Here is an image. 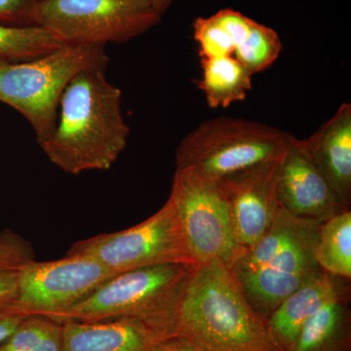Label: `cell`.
Listing matches in <instances>:
<instances>
[{"label": "cell", "instance_id": "10", "mask_svg": "<svg viewBox=\"0 0 351 351\" xmlns=\"http://www.w3.org/2000/svg\"><path fill=\"white\" fill-rule=\"evenodd\" d=\"M115 276L84 256L66 255L51 262L32 261L18 270V299L11 311L48 317L86 299Z\"/></svg>", "mask_w": 351, "mask_h": 351}, {"label": "cell", "instance_id": "22", "mask_svg": "<svg viewBox=\"0 0 351 351\" xmlns=\"http://www.w3.org/2000/svg\"><path fill=\"white\" fill-rule=\"evenodd\" d=\"M193 27L200 60L233 56L232 39L214 14L209 17L197 18Z\"/></svg>", "mask_w": 351, "mask_h": 351}, {"label": "cell", "instance_id": "3", "mask_svg": "<svg viewBox=\"0 0 351 351\" xmlns=\"http://www.w3.org/2000/svg\"><path fill=\"white\" fill-rule=\"evenodd\" d=\"M321 223L295 218L280 207L271 228L230 267L247 301L265 319L323 271L314 256Z\"/></svg>", "mask_w": 351, "mask_h": 351}, {"label": "cell", "instance_id": "4", "mask_svg": "<svg viewBox=\"0 0 351 351\" xmlns=\"http://www.w3.org/2000/svg\"><path fill=\"white\" fill-rule=\"evenodd\" d=\"M195 265L167 263L117 274L86 299L48 318L61 324L128 318L145 323L162 339L174 337L182 295Z\"/></svg>", "mask_w": 351, "mask_h": 351}, {"label": "cell", "instance_id": "23", "mask_svg": "<svg viewBox=\"0 0 351 351\" xmlns=\"http://www.w3.org/2000/svg\"><path fill=\"white\" fill-rule=\"evenodd\" d=\"M34 260V251L29 242L10 230L0 233V269L19 270Z\"/></svg>", "mask_w": 351, "mask_h": 351}, {"label": "cell", "instance_id": "18", "mask_svg": "<svg viewBox=\"0 0 351 351\" xmlns=\"http://www.w3.org/2000/svg\"><path fill=\"white\" fill-rule=\"evenodd\" d=\"M314 256L328 272L351 280V211L345 210L319 225Z\"/></svg>", "mask_w": 351, "mask_h": 351}, {"label": "cell", "instance_id": "21", "mask_svg": "<svg viewBox=\"0 0 351 351\" xmlns=\"http://www.w3.org/2000/svg\"><path fill=\"white\" fill-rule=\"evenodd\" d=\"M282 48L281 39L274 29L256 22L233 57L255 75L269 69L278 59Z\"/></svg>", "mask_w": 351, "mask_h": 351}, {"label": "cell", "instance_id": "27", "mask_svg": "<svg viewBox=\"0 0 351 351\" xmlns=\"http://www.w3.org/2000/svg\"><path fill=\"white\" fill-rule=\"evenodd\" d=\"M152 351H203L193 341L182 337L174 336L159 341Z\"/></svg>", "mask_w": 351, "mask_h": 351}, {"label": "cell", "instance_id": "8", "mask_svg": "<svg viewBox=\"0 0 351 351\" xmlns=\"http://www.w3.org/2000/svg\"><path fill=\"white\" fill-rule=\"evenodd\" d=\"M169 198L193 263L218 260L232 267L244 251L235 239L219 184L193 171L176 169Z\"/></svg>", "mask_w": 351, "mask_h": 351}, {"label": "cell", "instance_id": "16", "mask_svg": "<svg viewBox=\"0 0 351 351\" xmlns=\"http://www.w3.org/2000/svg\"><path fill=\"white\" fill-rule=\"evenodd\" d=\"M350 295L328 302L300 332L288 351H351Z\"/></svg>", "mask_w": 351, "mask_h": 351}, {"label": "cell", "instance_id": "28", "mask_svg": "<svg viewBox=\"0 0 351 351\" xmlns=\"http://www.w3.org/2000/svg\"><path fill=\"white\" fill-rule=\"evenodd\" d=\"M173 1H174V0H151L154 9H156L157 12L160 14L161 16H163L164 14L166 13V11L170 8Z\"/></svg>", "mask_w": 351, "mask_h": 351}, {"label": "cell", "instance_id": "2", "mask_svg": "<svg viewBox=\"0 0 351 351\" xmlns=\"http://www.w3.org/2000/svg\"><path fill=\"white\" fill-rule=\"evenodd\" d=\"M176 336L203 351H280L267 319L247 301L232 269L218 260L195 265L182 295Z\"/></svg>", "mask_w": 351, "mask_h": 351}, {"label": "cell", "instance_id": "25", "mask_svg": "<svg viewBox=\"0 0 351 351\" xmlns=\"http://www.w3.org/2000/svg\"><path fill=\"white\" fill-rule=\"evenodd\" d=\"M18 299V270L0 269V311H12Z\"/></svg>", "mask_w": 351, "mask_h": 351}, {"label": "cell", "instance_id": "1", "mask_svg": "<svg viewBox=\"0 0 351 351\" xmlns=\"http://www.w3.org/2000/svg\"><path fill=\"white\" fill-rule=\"evenodd\" d=\"M105 66L77 73L60 100L56 127L40 145L64 173L112 168L126 147L130 128L122 112V92L106 76Z\"/></svg>", "mask_w": 351, "mask_h": 351}, {"label": "cell", "instance_id": "26", "mask_svg": "<svg viewBox=\"0 0 351 351\" xmlns=\"http://www.w3.org/2000/svg\"><path fill=\"white\" fill-rule=\"evenodd\" d=\"M27 316L10 311H0V346L16 331Z\"/></svg>", "mask_w": 351, "mask_h": 351}, {"label": "cell", "instance_id": "20", "mask_svg": "<svg viewBox=\"0 0 351 351\" xmlns=\"http://www.w3.org/2000/svg\"><path fill=\"white\" fill-rule=\"evenodd\" d=\"M0 351H63V325L45 316H27Z\"/></svg>", "mask_w": 351, "mask_h": 351}, {"label": "cell", "instance_id": "13", "mask_svg": "<svg viewBox=\"0 0 351 351\" xmlns=\"http://www.w3.org/2000/svg\"><path fill=\"white\" fill-rule=\"evenodd\" d=\"M300 147L348 209L351 205V105L343 103Z\"/></svg>", "mask_w": 351, "mask_h": 351}, {"label": "cell", "instance_id": "5", "mask_svg": "<svg viewBox=\"0 0 351 351\" xmlns=\"http://www.w3.org/2000/svg\"><path fill=\"white\" fill-rule=\"evenodd\" d=\"M108 61L105 47L97 45H63L27 61H0V101L20 112L43 145L55 130L69 83L84 69L107 68Z\"/></svg>", "mask_w": 351, "mask_h": 351}, {"label": "cell", "instance_id": "29", "mask_svg": "<svg viewBox=\"0 0 351 351\" xmlns=\"http://www.w3.org/2000/svg\"><path fill=\"white\" fill-rule=\"evenodd\" d=\"M0 61H1V60H0Z\"/></svg>", "mask_w": 351, "mask_h": 351}, {"label": "cell", "instance_id": "19", "mask_svg": "<svg viewBox=\"0 0 351 351\" xmlns=\"http://www.w3.org/2000/svg\"><path fill=\"white\" fill-rule=\"evenodd\" d=\"M63 45L43 27H12L0 24L1 61H27L48 54Z\"/></svg>", "mask_w": 351, "mask_h": 351}, {"label": "cell", "instance_id": "24", "mask_svg": "<svg viewBox=\"0 0 351 351\" xmlns=\"http://www.w3.org/2000/svg\"><path fill=\"white\" fill-rule=\"evenodd\" d=\"M38 0H0V24L12 27L34 25Z\"/></svg>", "mask_w": 351, "mask_h": 351}, {"label": "cell", "instance_id": "7", "mask_svg": "<svg viewBox=\"0 0 351 351\" xmlns=\"http://www.w3.org/2000/svg\"><path fill=\"white\" fill-rule=\"evenodd\" d=\"M151 0H38L34 25L64 45L125 43L159 24Z\"/></svg>", "mask_w": 351, "mask_h": 351}, {"label": "cell", "instance_id": "15", "mask_svg": "<svg viewBox=\"0 0 351 351\" xmlns=\"http://www.w3.org/2000/svg\"><path fill=\"white\" fill-rule=\"evenodd\" d=\"M62 325L63 351H152L163 339L145 323L128 318Z\"/></svg>", "mask_w": 351, "mask_h": 351}, {"label": "cell", "instance_id": "12", "mask_svg": "<svg viewBox=\"0 0 351 351\" xmlns=\"http://www.w3.org/2000/svg\"><path fill=\"white\" fill-rule=\"evenodd\" d=\"M276 188L280 207L297 219L321 223L350 210L302 152L298 138L291 134L279 162Z\"/></svg>", "mask_w": 351, "mask_h": 351}, {"label": "cell", "instance_id": "17", "mask_svg": "<svg viewBox=\"0 0 351 351\" xmlns=\"http://www.w3.org/2000/svg\"><path fill=\"white\" fill-rule=\"evenodd\" d=\"M198 87L212 108H228L244 101L252 89L253 73L233 56L201 60Z\"/></svg>", "mask_w": 351, "mask_h": 351}, {"label": "cell", "instance_id": "6", "mask_svg": "<svg viewBox=\"0 0 351 351\" xmlns=\"http://www.w3.org/2000/svg\"><path fill=\"white\" fill-rule=\"evenodd\" d=\"M289 133L252 120L219 117L199 124L176 149V169L219 184L278 158Z\"/></svg>", "mask_w": 351, "mask_h": 351}, {"label": "cell", "instance_id": "14", "mask_svg": "<svg viewBox=\"0 0 351 351\" xmlns=\"http://www.w3.org/2000/svg\"><path fill=\"white\" fill-rule=\"evenodd\" d=\"M350 281L323 270L317 276L289 295L267 318L274 345L288 351L300 332L328 302L350 295Z\"/></svg>", "mask_w": 351, "mask_h": 351}, {"label": "cell", "instance_id": "9", "mask_svg": "<svg viewBox=\"0 0 351 351\" xmlns=\"http://www.w3.org/2000/svg\"><path fill=\"white\" fill-rule=\"evenodd\" d=\"M66 255L93 258L115 274L167 263H193L170 198L138 225L80 240Z\"/></svg>", "mask_w": 351, "mask_h": 351}, {"label": "cell", "instance_id": "11", "mask_svg": "<svg viewBox=\"0 0 351 351\" xmlns=\"http://www.w3.org/2000/svg\"><path fill=\"white\" fill-rule=\"evenodd\" d=\"M282 154L218 184L228 201L235 239L243 251L262 239L280 210L276 179Z\"/></svg>", "mask_w": 351, "mask_h": 351}]
</instances>
